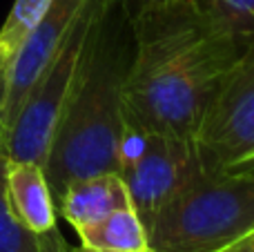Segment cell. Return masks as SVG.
Returning <instances> with one entry per match:
<instances>
[{
	"label": "cell",
	"mask_w": 254,
	"mask_h": 252,
	"mask_svg": "<svg viewBox=\"0 0 254 252\" xmlns=\"http://www.w3.org/2000/svg\"><path fill=\"white\" fill-rule=\"evenodd\" d=\"M80 246L94 252H145L149 250L147 228L143 219L134 210V205H125L101 221L87 228L76 230Z\"/></svg>",
	"instance_id": "30bf717a"
},
{
	"label": "cell",
	"mask_w": 254,
	"mask_h": 252,
	"mask_svg": "<svg viewBox=\"0 0 254 252\" xmlns=\"http://www.w3.org/2000/svg\"><path fill=\"white\" fill-rule=\"evenodd\" d=\"M125 205H131V201L123 179L116 172L76 179L67 183L56 199V210L74 230L92 226Z\"/></svg>",
	"instance_id": "9c48e42d"
},
{
	"label": "cell",
	"mask_w": 254,
	"mask_h": 252,
	"mask_svg": "<svg viewBox=\"0 0 254 252\" xmlns=\"http://www.w3.org/2000/svg\"><path fill=\"white\" fill-rule=\"evenodd\" d=\"M71 252H94V250H87V248H83V246H78V248H71ZM145 252H154V250H145Z\"/></svg>",
	"instance_id": "e0dca14e"
},
{
	"label": "cell",
	"mask_w": 254,
	"mask_h": 252,
	"mask_svg": "<svg viewBox=\"0 0 254 252\" xmlns=\"http://www.w3.org/2000/svg\"><path fill=\"white\" fill-rule=\"evenodd\" d=\"M0 152H2V154H4V147H2V136H0Z\"/></svg>",
	"instance_id": "d6986e66"
},
{
	"label": "cell",
	"mask_w": 254,
	"mask_h": 252,
	"mask_svg": "<svg viewBox=\"0 0 254 252\" xmlns=\"http://www.w3.org/2000/svg\"><path fill=\"white\" fill-rule=\"evenodd\" d=\"M49 2L52 0H16L13 2L7 20L0 27V74L9 65L13 54L18 52L22 40L27 38V34L40 20L45 9L49 7Z\"/></svg>",
	"instance_id": "8fae6325"
},
{
	"label": "cell",
	"mask_w": 254,
	"mask_h": 252,
	"mask_svg": "<svg viewBox=\"0 0 254 252\" xmlns=\"http://www.w3.org/2000/svg\"><path fill=\"white\" fill-rule=\"evenodd\" d=\"M121 7H123L127 20H136L138 16L143 13L152 11V9H161V7H167V4H174V2H181V0H119Z\"/></svg>",
	"instance_id": "5bb4252c"
},
{
	"label": "cell",
	"mask_w": 254,
	"mask_h": 252,
	"mask_svg": "<svg viewBox=\"0 0 254 252\" xmlns=\"http://www.w3.org/2000/svg\"><path fill=\"white\" fill-rule=\"evenodd\" d=\"M40 252H71V246L65 241V237L58 232V228H54L52 232L43 235V250Z\"/></svg>",
	"instance_id": "9a60e30c"
},
{
	"label": "cell",
	"mask_w": 254,
	"mask_h": 252,
	"mask_svg": "<svg viewBox=\"0 0 254 252\" xmlns=\"http://www.w3.org/2000/svg\"><path fill=\"white\" fill-rule=\"evenodd\" d=\"M101 7L103 0H87L71 29L67 31L58 52L54 54V58L47 63L34 87L29 89L16 119L11 121L2 138L7 159L45 165L49 141H52V134L61 119L67 96L74 87L76 74H78L80 61H83L89 40V31H92Z\"/></svg>",
	"instance_id": "277c9868"
},
{
	"label": "cell",
	"mask_w": 254,
	"mask_h": 252,
	"mask_svg": "<svg viewBox=\"0 0 254 252\" xmlns=\"http://www.w3.org/2000/svg\"><path fill=\"white\" fill-rule=\"evenodd\" d=\"M254 232V172H194L147 223L154 252H223Z\"/></svg>",
	"instance_id": "3957f363"
},
{
	"label": "cell",
	"mask_w": 254,
	"mask_h": 252,
	"mask_svg": "<svg viewBox=\"0 0 254 252\" xmlns=\"http://www.w3.org/2000/svg\"><path fill=\"white\" fill-rule=\"evenodd\" d=\"M194 150L205 172H239L254 161V38L221 78Z\"/></svg>",
	"instance_id": "5b68a950"
},
{
	"label": "cell",
	"mask_w": 254,
	"mask_h": 252,
	"mask_svg": "<svg viewBox=\"0 0 254 252\" xmlns=\"http://www.w3.org/2000/svg\"><path fill=\"white\" fill-rule=\"evenodd\" d=\"M223 252H254V232L248 237H243L241 241H237V244H232L228 250Z\"/></svg>",
	"instance_id": "2e32d148"
},
{
	"label": "cell",
	"mask_w": 254,
	"mask_h": 252,
	"mask_svg": "<svg viewBox=\"0 0 254 252\" xmlns=\"http://www.w3.org/2000/svg\"><path fill=\"white\" fill-rule=\"evenodd\" d=\"M239 172H254V161H252L250 165H246V168H243V170H239Z\"/></svg>",
	"instance_id": "ac0fdd59"
},
{
	"label": "cell",
	"mask_w": 254,
	"mask_h": 252,
	"mask_svg": "<svg viewBox=\"0 0 254 252\" xmlns=\"http://www.w3.org/2000/svg\"><path fill=\"white\" fill-rule=\"evenodd\" d=\"M116 159L119 177L123 179L129 201L145 228L163 203L201 170L192 141L152 132L125 112Z\"/></svg>",
	"instance_id": "8992f818"
},
{
	"label": "cell",
	"mask_w": 254,
	"mask_h": 252,
	"mask_svg": "<svg viewBox=\"0 0 254 252\" xmlns=\"http://www.w3.org/2000/svg\"><path fill=\"white\" fill-rule=\"evenodd\" d=\"M4 163L7 156L0 152V252H40L43 250V235L29 232L16 217L7 201V186H4Z\"/></svg>",
	"instance_id": "7c38bea8"
},
{
	"label": "cell",
	"mask_w": 254,
	"mask_h": 252,
	"mask_svg": "<svg viewBox=\"0 0 254 252\" xmlns=\"http://www.w3.org/2000/svg\"><path fill=\"white\" fill-rule=\"evenodd\" d=\"M87 0H52L0 74V136L4 138L22 101L63 45Z\"/></svg>",
	"instance_id": "52a82bcc"
},
{
	"label": "cell",
	"mask_w": 254,
	"mask_h": 252,
	"mask_svg": "<svg viewBox=\"0 0 254 252\" xmlns=\"http://www.w3.org/2000/svg\"><path fill=\"white\" fill-rule=\"evenodd\" d=\"M123 85L125 114L138 125L192 141L223 74L243 45L203 0H181L138 16Z\"/></svg>",
	"instance_id": "6da1fadb"
},
{
	"label": "cell",
	"mask_w": 254,
	"mask_h": 252,
	"mask_svg": "<svg viewBox=\"0 0 254 252\" xmlns=\"http://www.w3.org/2000/svg\"><path fill=\"white\" fill-rule=\"evenodd\" d=\"M131 43V25L121 2L103 0L43 165L54 201L76 179L119 174L116 154Z\"/></svg>",
	"instance_id": "7a4b0ae2"
},
{
	"label": "cell",
	"mask_w": 254,
	"mask_h": 252,
	"mask_svg": "<svg viewBox=\"0 0 254 252\" xmlns=\"http://www.w3.org/2000/svg\"><path fill=\"white\" fill-rule=\"evenodd\" d=\"M4 186L9 208L27 230L34 235H47L56 228L58 210L43 165L7 159Z\"/></svg>",
	"instance_id": "ba28073f"
},
{
	"label": "cell",
	"mask_w": 254,
	"mask_h": 252,
	"mask_svg": "<svg viewBox=\"0 0 254 252\" xmlns=\"http://www.w3.org/2000/svg\"><path fill=\"white\" fill-rule=\"evenodd\" d=\"M203 4L239 45L254 38V0H203Z\"/></svg>",
	"instance_id": "4fadbf2b"
}]
</instances>
